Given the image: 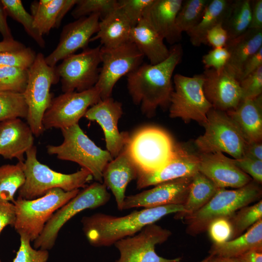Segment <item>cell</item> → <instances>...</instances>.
<instances>
[{"label": "cell", "instance_id": "1", "mask_svg": "<svg viewBox=\"0 0 262 262\" xmlns=\"http://www.w3.org/2000/svg\"><path fill=\"white\" fill-rule=\"evenodd\" d=\"M164 61L155 65L142 64L127 75V89L133 102L140 105L142 112L151 117L159 107L169 106L173 91L172 77L181 62L183 49L180 44L172 45Z\"/></svg>", "mask_w": 262, "mask_h": 262}, {"label": "cell", "instance_id": "2", "mask_svg": "<svg viewBox=\"0 0 262 262\" xmlns=\"http://www.w3.org/2000/svg\"><path fill=\"white\" fill-rule=\"evenodd\" d=\"M183 211L182 205H170L134 211L122 216L96 213L83 216L81 223L90 245L109 246L121 239L134 235L146 226L155 223L166 215Z\"/></svg>", "mask_w": 262, "mask_h": 262}, {"label": "cell", "instance_id": "3", "mask_svg": "<svg viewBox=\"0 0 262 262\" xmlns=\"http://www.w3.org/2000/svg\"><path fill=\"white\" fill-rule=\"evenodd\" d=\"M26 156L23 163L25 180L18 190V196L22 198L33 199L54 188L66 192L84 188L93 179L91 173L82 168L71 174L53 170L38 161L34 146L26 152Z\"/></svg>", "mask_w": 262, "mask_h": 262}, {"label": "cell", "instance_id": "4", "mask_svg": "<svg viewBox=\"0 0 262 262\" xmlns=\"http://www.w3.org/2000/svg\"><path fill=\"white\" fill-rule=\"evenodd\" d=\"M262 194L260 184L253 180L234 190L220 188L200 209L183 218L186 232L196 235L207 230L209 224L219 218H229L237 211L259 200Z\"/></svg>", "mask_w": 262, "mask_h": 262}, {"label": "cell", "instance_id": "5", "mask_svg": "<svg viewBox=\"0 0 262 262\" xmlns=\"http://www.w3.org/2000/svg\"><path fill=\"white\" fill-rule=\"evenodd\" d=\"M63 142L59 145H49L47 153L61 160L79 164L88 170L93 179L102 183L103 170L113 158L107 150L97 146L84 132L79 124L61 130Z\"/></svg>", "mask_w": 262, "mask_h": 262}, {"label": "cell", "instance_id": "6", "mask_svg": "<svg viewBox=\"0 0 262 262\" xmlns=\"http://www.w3.org/2000/svg\"><path fill=\"white\" fill-rule=\"evenodd\" d=\"M80 189L66 192L54 188L39 197L27 200L19 196L13 204L16 211L14 227L19 235L33 242L42 233L46 223L59 208L76 196Z\"/></svg>", "mask_w": 262, "mask_h": 262}, {"label": "cell", "instance_id": "7", "mask_svg": "<svg viewBox=\"0 0 262 262\" xmlns=\"http://www.w3.org/2000/svg\"><path fill=\"white\" fill-rule=\"evenodd\" d=\"M176 144L164 130L146 126L130 135L124 148L139 172H152L171 161L175 154Z\"/></svg>", "mask_w": 262, "mask_h": 262}, {"label": "cell", "instance_id": "8", "mask_svg": "<svg viewBox=\"0 0 262 262\" xmlns=\"http://www.w3.org/2000/svg\"><path fill=\"white\" fill-rule=\"evenodd\" d=\"M28 73L27 84L23 93L28 107L26 119L34 135L39 136L44 131L43 117L53 98L50 92L51 86L56 84L59 79L55 67L46 63L45 56L41 52L37 53Z\"/></svg>", "mask_w": 262, "mask_h": 262}, {"label": "cell", "instance_id": "9", "mask_svg": "<svg viewBox=\"0 0 262 262\" xmlns=\"http://www.w3.org/2000/svg\"><path fill=\"white\" fill-rule=\"evenodd\" d=\"M111 195L103 183L95 182L57 210L46 223L42 233L33 241V247L51 249L63 226L75 215L86 209H94L107 203Z\"/></svg>", "mask_w": 262, "mask_h": 262}, {"label": "cell", "instance_id": "10", "mask_svg": "<svg viewBox=\"0 0 262 262\" xmlns=\"http://www.w3.org/2000/svg\"><path fill=\"white\" fill-rule=\"evenodd\" d=\"M173 82L174 88L169 101V116L180 118L185 123L195 120L203 126L207 120V113L213 107L203 91V74L192 77L176 74Z\"/></svg>", "mask_w": 262, "mask_h": 262}, {"label": "cell", "instance_id": "11", "mask_svg": "<svg viewBox=\"0 0 262 262\" xmlns=\"http://www.w3.org/2000/svg\"><path fill=\"white\" fill-rule=\"evenodd\" d=\"M203 126L205 132L195 140L199 152H225L234 159L244 156L246 141L226 112L212 107Z\"/></svg>", "mask_w": 262, "mask_h": 262}, {"label": "cell", "instance_id": "12", "mask_svg": "<svg viewBox=\"0 0 262 262\" xmlns=\"http://www.w3.org/2000/svg\"><path fill=\"white\" fill-rule=\"evenodd\" d=\"M102 66L95 87L99 91L101 99L112 97L117 81L143 64L144 55L133 43L129 41L120 46L100 49Z\"/></svg>", "mask_w": 262, "mask_h": 262}, {"label": "cell", "instance_id": "13", "mask_svg": "<svg viewBox=\"0 0 262 262\" xmlns=\"http://www.w3.org/2000/svg\"><path fill=\"white\" fill-rule=\"evenodd\" d=\"M101 48V45L87 48L64 59L55 67L64 93L82 92L95 86L100 71Z\"/></svg>", "mask_w": 262, "mask_h": 262}, {"label": "cell", "instance_id": "14", "mask_svg": "<svg viewBox=\"0 0 262 262\" xmlns=\"http://www.w3.org/2000/svg\"><path fill=\"white\" fill-rule=\"evenodd\" d=\"M100 99L99 92L95 86L82 92L64 93L53 98L43 117L44 131L62 130L78 124L87 110Z\"/></svg>", "mask_w": 262, "mask_h": 262}, {"label": "cell", "instance_id": "15", "mask_svg": "<svg viewBox=\"0 0 262 262\" xmlns=\"http://www.w3.org/2000/svg\"><path fill=\"white\" fill-rule=\"evenodd\" d=\"M171 232L155 223L144 227L137 234L116 242L119 252L115 262H180V258L166 259L158 255L155 246L165 242Z\"/></svg>", "mask_w": 262, "mask_h": 262}, {"label": "cell", "instance_id": "16", "mask_svg": "<svg viewBox=\"0 0 262 262\" xmlns=\"http://www.w3.org/2000/svg\"><path fill=\"white\" fill-rule=\"evenodd\" d=\"M123 114L122 103L111 97L101 99L91 106L83 116L100 125L104 134L107 150L113 159L123 149L130 136L128 132H120L118 129V121Z\"/></svg>", "mask_w": 262, "mask_h": 262}, {"label": "cell", "instance_id": "17", "mask_svg": "<svg viewBox=\"0 0 262 262\" xmlns=\"http://www.w3.org/2000/svg\"><path fill=\"white\" fill-rule=\"evenodd\" d=\"M100 19L99 14H94L80 17L64 26L57 47L45 57L46 63L54 67L58 62L75 54L78 50L88 48L92 36L98 30Z\"/></svg>", "mask_w": 262, "mask_h": 262}, {"label": "cell", "instance_id": "18", "mask_svg": "<svg viewBox=\"0 0 262 262\" xmlns=\"http://www.w3.org/2000/svg\"><path fill=\"white\" fill-rule=\"evenodd\" d=\"M194 176L164 182L150 189L126 196L122 210L138 207L151 208L170 205H183Z\"/></svg>", "mask_w": 262, "mask_h": 262}, {"label": "cell", "instance_id": "19", "mask_svg": "<svg viewBox=\"0 0 262 262\" xmlns=\"http://www.w3.org/2000/svg\"><path fill=\"white\" fill-rule=\"evenodd\" d=\"M199 152L176 143L174 157L166 165L154 171L138 172L136 187L141 189L178 178L194 176L199 172Z\"/></svg>", "mask_w": 262, "mask_h": 262}, {"label": "cell", "instance_id": "20", "mask_svg": "<svg viewBox=\"0 0 262 262\" xmlns=\"http://www.w3.org/2000/svg\"><path fill=\"white\" fill-rule=\"evenodd\" d=\"M203 85L205 96L212 107L227 112L235 109L242 100L239 82L225 67L220 71L205 69Z\"/></svg>", "mask_w": 262, "mask_h": 262}, {"label": "cell", "instance_id": "21", "mask_svg": "<svg viewBox=\"0 0 262 262\" xmlns=\"http://www.w3.org/2000/svg\"><path fill=\"white\" fill-rule=\"evenodd\" d=\"M199 172L219 188H239L252 180L222 152H199Z\"/></svg>", "mask_w": 262, "mask_h": 262}, {"label": "cell", "instance_id": "22", "mask_svg": "<svg viewBox=\"0 0 262 262\" xmlns=\"http://www.w3.org/2000/svg\"><path fill=\"white\" fill-rule=\"evenodd\" d=\"M33 133L27 122L16 118L0 122V155L24 162V155L33 146Z\"/></svg>", "mask_w": 262, "mask_h": 262}, {"label": "cell", "instance_id": "23", "mask_svg": "<svg viewBox=\"0 0 262 262\" xmlns=\"http://www.w3.org/2000/svg\"><path fill=\"white\" fill-rule=\"evenodd\" d=\"M182 0H154L145 12L143 18L171 45L177 44L182 33L176 25Z\"/></svg>", "mask_w": 262, "mask_h": 262}, {"label": "cell", "instance_id": "24", "mask_svg": "<svg viewBox=\"0 0 262 262\" xmlns=\"http://www.w3.org/2000/svg\"><path fill=\"white\" fill-rule=\"evenodd\" d=\"M138 169L124 148L115 158L108 163L102 174V183L112 191L118 210L122 211L129 183L137 179Z\"/></svg>", "mask_w": 262, "mask_h": 262}, {"label": "cell", "instance_id": "25", "mask_svg": "<svg viewBox=\"0 0 262 262\" xmlns=\"http://www.w3.org/2000/svg\"><path fill=\"white\" fill-rule=\"evenodd\" d=\"M226 113L246 142L262 141V95L241 100Z\"/></svg>", "mask_w": 262, "mask_h": 262}, {"label": "cell", "instance_id": "26", "mask_svg": "<svg viewBox=\"0 0 262 262\" xmlns=\"http://www.w3.org/2000/svg\"><path fill=\"white\" fill-rule=\"evenodd\" d=\"M230 54L225 68L239 81L245 62L262 47V29H248L225 46Z\"/></svg>", "mask_w": 262, "mask_h": 262}, {"label": "cell", "instance_id": "27", "mask_svg": "<svg viewBox=\"0 0 262 262\" xmlns=\"http://www.w3.org/2000/svg\"><path fill=\"white\" fill-rule=\"evenodd\" d=\"M163 38L144 18L132 27L129 41L137 47L150 64H158L169 56L170 51Z\"/></svg>", "mask_w": 262, "mask_h": 262}, {"label": "cell", "instance_id": "28", "mask_svg": "<svg viewBox=\"0 0 262 262\" xmlns=\"http://www.w3.org/2000/svg\"><path fill=\"white\" fill-rule=\"evenodd\" d=\"M132 26L129 20L118 7L101 18L98 30L90 42L99 39L102 47L113 48L129 41Z\"/></svg>", "mask_w": 262, "mask_h": 262}, {"label": "cell", "instance_id": "29", "mask_svg": "<svg viewBox=\"0 0 262 262\" xmlns=\"http://www.w3.org/2000/svg\"><path fill=\"white\" fill-rule=\"evenodd\" d=\"M252 250H262V218L239 236L221 244H213L210 254L237 258Z\"/></svg>", "mask_w": 262, "mask_h": 262}, {"label": "cell", "instance_id": "30", "mask_svg": "<svg viewBox=\"0 0 262 262\" xmlns=\"http://www.w3.org/2000/svg\"><path fill=\"white\" fill-rule=\"evenodd\" d=\"M232 0H210L199 23L187 33L193 46L207 45V32L218 24H223Z\"/></svg>", "mask_w": 262, "mask_h": 262}, {"label": "cell", "instance_id": "31", "mask_svg": "<svg viewBox=\"0 0 262 262\" xmlns=\"http://www.w3.org/2000/svg\"><path fill=\"white\" fill-rule=\"evenodd\" d=\"M212 181L198 172L193 177L183 211L175 213V218L183 219L205 205L219 190Z\"/></svg>", "mask_w": 262, "mask_h": 262}, {"label": "cell", "instance_id": "32", "mask_svg": "<svg viewBox=\"0 0 262 262\" xmlns=\"http://www.w3.org/2000/svg\"><path fill=\"white\" fill-rule=\"evenodd\" d=\"M251 22V0H233L222 24L228 35V41L246 31Z\"/></svg>", "mask_w": 262, "mask_h": 262}, {"label": "cell", "instance_id": "33", "mask_svg": "<svg viewBox=\"0 0 262 262\" xmlns=\"http://www.w3.org/2000/svg\"><path fill=\"white\" fill-rule=\"evenodd\" d=\"M65 2L66 0H40L32 2L31 10L34 26L42 35L55 28L58 15Z\"/></svg>", "mask_w": 262, "mask_h": 262}, {"label": "cell", "instance_id": "34", "mask_svg": "<svg viewBox=\"0 0 262 262\" xmlns=\"http://www.w3.org/2000/svg\"><path fill=\"white\" fill-rule=\"evenodd\" d=\"M23 163L0 166V199L13 203L15 195L25 180Z\"/></svg>", "mask_w": 262, "mask_h": 262}, {"label": "cell", "instance_id": "35", "mask_svg": "<svg viewBox=\"0 0 262 262\" xmlns=\"http://www.w3.org/2000/svg\"><path fill=\"white\" fill-rule=\"evenodd\" d=\"M7 16L20 23L27 33L41 48H44V39L34 26L33 18L24 8L20 0H0Z\"/></svg>", "mask_w": 262, "mask_h": 262}, {"label": "cell", "instance_id": "36", "mask_svg": "<svg viewBox=\"0 0 262 262\" xmlns=\"http://www.w3.org/2000/svg\"><path fill=\"white\" fill-rule=\"evenodd\" d=\"M209 1L210 0L183 1L176 18V25L180 33H188L199 23Z\"/></svg>", "mask_w": 262, "mask_h": 262}, {"label": "cell", "instance_id": "37", "mask_svg": "<svg viewBox=\"0 0 262 262\" xmlns=\"http://www.w3.org/2000/svg\"><path fill=\"white\" fill-rule=\"evenodd\" d=\"M28 107L23 94L0 91V122L16 118L26 119Z\"/></svg>", "mask_w": 262, "mask_h": 262}, {"label": "cell", "instance_id": "38", "mask_svg": "<svg viewBox=\"0 0 262 262\" xmlns=\"http://www.w3.org/2000/svg\"><path fill=\"white\" fill-rule=\"evenodd\" d=\"M262 218V200L246 206L237 211L229 219L233 228L231 239L241 235Z\"/></svg>", "mask_w": 262, "mask_h": 262}, {"label": "cell", "instance_id": "39", "mask_svg": "<svg viewBox=\"0 0 262 262\" xmlns=\"http://www.w3.org/2000/svg\"><path fill=\"white\" fill-rule=\"evenodd\" d=\"M28 69L0 66V91L23 94L28 78Z\"/></svg>", "mask_w": 262, "mask_h": 262}, {"label": "cell", "instance_id": "40", "mask_svg": "<svg viewBox=\"0 0 262 262\" xmlns=\"http://www.w3.org/2000/svg\"><path fill=\"white\" fill-rule=\"evenodd\" d=\"M117 8L118 2L116 0H78L71 15L77 19L98 14L101 19Z\"/></svg>", "mask_w": 262, "mask_h": 262}, {"label": "cell", "instance_id": "41", "mask_svg": "<svg viewBox=\"0 0 262 262\" xmlns=\"http://www.w3.org/2000/svg\"><path fill=\"white\" fill-rule=\"evenodd\" d=\"M35 52L31 48L0 53V66H7L29 69L36 56Z\"/></svg>", "mask_w": 262, "mask_h": 262}, {"label": "cell", "instance_id": "42", "mask_svg": "<svg viewBox=\"0 0 262 262\" xmlns=\"http://www.w3.org/2000/svg\"><path fill=\"white\" fill-rule=\"evenodd\" d=\"M20 246L13 262H47L49 253L47 250L35 249L31 245L30 240L20 235Z\"/></svg>", "mask_w": 262, "mask_h": 262}, {"label": "cell", "instance_id": "43", "mask_svg": "<svg viewBox=\"0 0 262 262\" xmlns=\"http://www.w3.org/2000/svg\"><path fill=\"white\" fill-rule=\"evenodd\" d=\"M154 0H119L118 7L127 17L132 27L135 26L142 18L147 8Z\"/></svg>", "mask_w": 262, "mask_h": 262}, {"label": "cell", "instance_id": "44", "mask_svg": "<svg viewBox=\"0 0 262 262\" xmlns=\"http://www.w3.org/2000/svg\"><path fill=\"white\" fill-rule=\"evenodd\" d=\"M207 230L213 244H221L231 240L233 234L231 223L228 218H219L212 221Z\"/></svg>", "mask_w": 262, "mask_h": 262}, {"label": "cell", "instance_id": "45", "mask_svg": "<svg viewBox=\"0 0 262 262\" xmlns=\"http://www.w3.org/2000/svg\"><path fill=\"white\" fill-rule=\"evenodd\" d=\"M242 100L262 95V66L239 82Z\"/></svg>", "mask_w": 262, "mask_h": 262}, {"label": "cell", "instance_id": "46", "mask_svg": "<svg viewBox=\"0 0 262 262\" xmlns=\"http://www.w3.org/2000/svg\"><path fill=\"white\" fill-rule=\"evenodd\" d=\"M229 57L226 47L215 48L202 56V62L205 69L212 68L219 72L225 67Z\"/></svg>", "mask_w": 262, "mask_h": 262}, {"label": "cell", "instance_id": "47", "mask_svg": "<svg viewBox=\"0 0 262 262\" xmlns=\"http://www.w3.org/2000/svg\"><path fill=\"white\" fill-rule=\"evenodd\" d=\"M232 162L240 169L249 175L256 182H262V161L246 157L232 159Z\"/></svg>", "mask_w": 262, "mask_h": 262}, {"label": "cell", "instance_id": "48", "mask_svg": "<svg viewBox=\"0 0 262 262\" xmlns=\"http://www.w3.org/2000/svg\"><path fill=\"white\" fill-rule=\"evenodd\" d=\"M206 41L213 49L225 47L228 41L227 31L222 24H219L209 30L206 33Z\"/></svg>", "mask_w": 262, "mask_h": 262}, {"label": "cell", "instance_id": "49", "mask_svg": "<svg viewBox=\"0 0 262 262\" xmlns=\"http://www.w3.org/2000/svg\"><path fill=\"white\" fill-rule=\"evenodd\" d=\"M15 221L16 211L13 203L0 199V233L6 226L14 227Z\"/></svg>", "mask_w": 262, "mask_h": 262}, {"label": "cell", "instance_id": "50", "mask_svg": "<svg viewBox=\"0 0 262 262\" xmlns=\"http://www.w3.org/2000/svg\"><path fill=\"white\" fill-rule=\"evenodd\" d=\"M262 66V47L245 62L239 82Z\"/></svg>", "mask_w": 262, "mask_h": 262}, {"label": "cell", "instance_id": "51", "mask_svg": "<svg viewBox=\"0 0 262 262\" xmlns=\"http://www.w3.org/2000/svg\"><path fill=\"white\" fill-rule=\"evenodd\" d=\"M249 29H262V0H251V22Z\"/></svg>", "mask_w": 262, "mask_h": 262}, {"label": "cell", "instance_id": "52", "mask_svg": "<svg viewBox=\"0 0 262 262\" xmlns=\"http://www.w3.org/2000/svg\"><path fill=\"white\" fill-rule=\"evenodd\" d=\"M243 157L262 161V141L246 142Z\"/></svg>", "mask_w": 262, "mask_h": 262}, {"label": "cell", "instance_id": "53", "mask_svg": "<svg viewBox=\"0 0 262 262\" xmlns=\"http://www.w3.org/2000/svg\"><path fill=\"white\" fill-rule=\"evenodd\" d=\"M7 15L4 6L0 0V33L1 34L3 40H13L11 30L7 22Z\"/></svg>", "mask_w": 262, "mask_h": 262}, {"label": "cell", "instance_id": "54", "mask_svg": "<svg viewBox=\"0 0 262 262\" xmlns=\"http://www.w3.org/2000/svg\"><path fill=\"white\" fill-rule=\"evenodd\" d=\"M240 262H262V250H252L237 257Z\"/></svg>", "mask_w": 262, "mask_h": 262}, {"label": "cell", "instance_id": "55", "mask_svg": "<svg viewBox=\"0 0 262 262\" xmlns=\"http://www.w3.org/2000/svg\"><path fill=\"white\" fill-rule=\"evenodd\" d=\"M25 47L26 46L23 43L14 39L11 40H3L0 41V53L16 50Z\"/></svg>", "mask_w": 262, "mask_h": 262}, {"label": "cell", "instance_id": "56", "mask_svg": "<svg viewBox=\"0 0 262 262\" xmlns=\"http://www.w3.org/2000/svg\"><path fill=\"white\" fill-rule=\"evenodd\" d=\"M78 0H66V2L60 11L58 15L55 28H58L61 22L66 13L76 5Z\"/></svg>", "mask_w": 262, "mask_h": 262}, {"label": "cell", "instance_id": "57", "mask_svg": "<svg viewBox=\"0 0 262 262\" xmlns=\"http://www.w3.org/2000/svg\"><path fill=\"white\" fill-rule=\"evenodd\" d=\"M207 262H240L237 258L213 256L210 254V258Z\"/></svg>", "mask_w": 262, "mask_h": 262}, {"label": "cell", "instance_id": "58", "mask_svg": "<svg viewBox=\"0 0 262 262\" xmlns=\"http://www.w3.org/2000/svg\"><path fill=\"white\" fill-rule=\"evenodd\" d=\"M209 258H210V255L208 256L207 257H206V258H205L204 260L198 262H207Z\"/></svg>", "mask_w": 262, "mask_h": 262}, {"label": "cell", "instance_id": "59", "mask_svg": "<svg viewBox=\"0 0 262 262\" xmlns=\"http://www.w3.org/2000/svg\"><path fill=\"white\" fill-rule=\"evenodd\" d=\"M0 262H1V260H0Z\"/></svg>", "mask_w": 262, "mask_h": 262}]
</instances>
